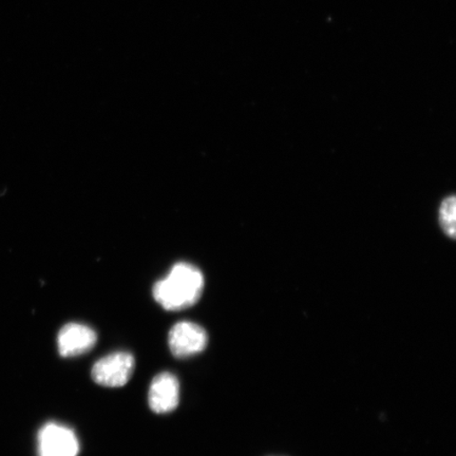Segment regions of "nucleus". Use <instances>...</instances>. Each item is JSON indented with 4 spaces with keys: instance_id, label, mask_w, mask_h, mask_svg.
I'll use <instances>...</instances> for the list:
<instances>
[{
    "instance_id": "7ed1b4c3",
    "label": "nucleus",
    "mask_w": 456,
    "mask_h": 456,
    "mask_svg": "<svg viewBox=\"0 0 456 456\" xmlns=\"http://www.w3.org/2000/svg\"><path fill=\"white\" fill-rule=\"evenodd\" d=\"M79 442L71 428L48 423L37 436L38 456H77Z\"/></svg>"
},
{
    "instance_id": "f257e3e1",
    "label": "nucleus",
    "mask_w": 456,
    "mask_h": 456,
    "mask_svg": "<svg viewBox=\"0 0 456 456\" xmlns=\"http://www.w3.org/2000/svg\"><path fill=\"white\" fill-rule=\"evenodd\" d=\"M204 277L195 265H175L168 275L153 287V297L163 309L170 312L183 311L195 305L201 298Z\"/></svg>"
},
{
    "instance_id": "20e7f679",
    "label": "nucleus",
    "mask_w": 456,
    "mask_h": 456,
    "mask_svg": "<svg viewBox=\"0 0 456 456\" xmlns=\"http://www.w3.org/2000/svg\"><path fill=\"white\" fill-rule=\"evenodd\" d=\"M208 342L207 330L199 324L190 322L175 324L168 336L170 351L178 358L199 354L205 350Z\"/></svg>"
},
{
    "instance_id": "423d86ee",
    "label": "nucleus",
    "mask_w": 456,
    "mask_h": 456,
    "mask_svg": "<svg viewBox=\"0 0 456 456\" xmlns=\"http://www.w3.org/2000/svg\"><path fill=\"white\" fill-rule=\"evenodd\" d=\"M180 401V385L174 374L164 372L153 379L148 392V403L153 412H173Z\"/></svg>"
},
{
    "instance_id": "f03ea898",
    "label": "nucleus",
    "mask_w": 456,
    "mask_h": 456,
    "mask_svg": "<svg viewBox=\"0 0 456 456\" xmlns=\"http://www.w3.org/2000/svg\"><path fill=\"white\" fill-rule=\"evenodd\" d=\"M134 364L133 354L127 352H116L96 362L91 375L100 386L121 387L126 385L133 376Z\"/></svg>"
},
{
    "instance_id": "39448f33",
    "label": "nucleus",
    "mask_w": 456,
    "mask_h": 456,
    "mask_svg": "<svg viewBox=\"0 0 456 456\" xmlns=\"http://www.w3.org/2000/svg\"><path fill=\"white\" fill-rule=\"evenodd\" d=\"M98 335L94 329L81 323H67L57 336V346L62 357H76L93 350Z\"/></svg>"
},
{
    "instance_id": "0eeeda50",
    "label": "nucleus",
    "mask_w": 456,
    "mask_h": 456,
    "mask_svg": "<svg viewBox=\"0 0 456 456\" xmlns=\"http://www.w3.org/2000/svg\"><path fill=\"white\" fill-rule=\"evenodd\" d=\"M456 203L454 197H449L442 203L440 209L441 226L450 238L455 237L456 232Z\"/></svg>"
}]
</instances>
